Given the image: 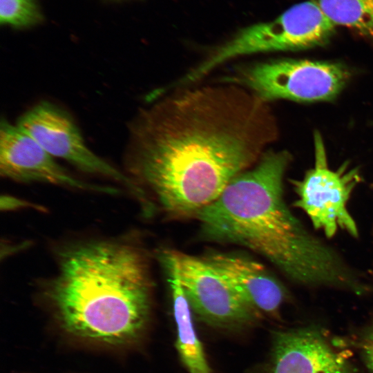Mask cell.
<instances>
[{
	"mask_svg": "<svg viewBox=\"0 0 373 373\" xmlns=\"http://www.w3.org/2000/svg\"><path fill=\"white\" fill-rule=\"evenodd\" d=\"M155 99L131 124L127 147L148 214L195 218L278 135L268 102L237 84L175 87Z\"/></svg>",
	"mask_w": 373,
	"mask_h": 373,
	"instance_id": "cell-1",
	"label": "cell"
},
{
	"mask_svg": "<svg viewBox=\"0 0 373 373\" xmlns=\"http://www.w3.org/2000/svg\"><path fill=\"white\" fill-rule=\"evenodd\" d=\"M291 156L267 149L257 163L232 179L195 218L209 241L245 247L267 258L293 281L361 291L336 254L312 235L283 198Z\"/></svg>",
	"mask_w": 373,
	"mask_h": 373,
	"instance_id": "cell-2",
	"label": "cell"
},
{
	"mask_svg": "<svg viewBox=\"0 0 373 373\" xmlns=\"http://www.w3.org/2000/svg\"><path fill=\"white\" fill-rule=\"evenodd\" d=\"M147 258L127 238L86 240L61 251L44 294L71 334L117 345L138 337L149 316Z\"/></svg>",
	"mask_w": 373,
	"mask_h": 373,
	"instance_id": "cell-3",
	"label": "cell"
},
{
	"mask_svg": "<svg viewBox=\"0 0 373 373\" xmlns=\"http://www.w3.org/2000/svg\"><path fill=\"white\" fill-rule=\"evenodd\" d=\"M336 26L313 1L296 3L276 18L245 27L176 81L189 86L233 59L252 54L299 50L325 44Z\"/></svg>",
	"mask_w": 373,
	"mask_h": 373,
	"instance_id": "cell-4",
	"label": "cell"
},
{
	"mask_svg": "<svg viewBox=\"0 0 373 373\" xmlns=\"http://www.w3.org/2000/svg\"><path fill=\"white\" fill-rule=\"evenodd\" d=\"M350 76L341 64L280 59L238 66L218 82L237 84L266 102L279 99L315 102L336 98Z\"/></svg>",
	"mask_w": 373,
	"mask_h": 373,
	"instance_id": "cell-5",
	"label": "cell"
},
{
	"mask_svg": "<svg viewBox=\"0 0 373 373\" xmlns=\"http://www.w3.org/2000/svg\"><path fill=\"white\" fill-rule=\"evenodd\" d=\"M16 124L55 158L122 185L144 207L145 198L137 185L128 174L88 147L74 119L63 108L50 102H40L24 112Z\"/></svg>",
	"mask_w": 373,
	"mask_h": 373,
	"instance_id": "cell-6",
	"label": "cell"
},
{
	"mask_svg": "<svg viewBox=\"0 0 373 373\" xmlns=\"http://www.w3.org/2000/svg\"><path fill=\"white\" fill-rule=\"evenodd\" d=\"M315 164L300 181L293 180L298 199L294 205L303 209L317 229L332 237L338 228L358 236L354 220L346 209L350 194L359 182L358 169L342 165L336 171L327 162L324 143L318 132L314 133Z\"/></svg>",
	"mask_w": 373,
	"mask_h": 373,
	"instance_id": "cell-7",
	"label": "cell"
},
{
	"mask_svg": "<svg viewBox=\"0 0 373 373\" xmlns=\"http://www.w3.org/2000/svg\"><path fill=\"white\" fill-rule=\"evenodd\" d=\"M173 253L191 309L202 321L231 329L254 323L260 314L202 257Z\"/></svg>",
	"mask_w": 373,
	"mask_h": 373,
	"instance_id": "cell-8",
	"label": "cell"
},
{
	"mask_svg": "<svg viewBox=\"0 0 373 373\" xmlns=\"http://www.w3.org/2000/svg\"><path fill=\"white\" fill-rule=\"evenodd\" d=\"M17 124L2 119L0 126V174L17 182H40L68 189L115 195V187L76 178Z\"/></svg>",
	"mask_w": 373,
	"mask_h": 373,
	"instance_id": "cell-9",
	"label": "cell"
},
{
	"mask_svg": "<svg viewBox=\"0 0 373 373\" xmlns=\"http://www.w3.org/2000/svg\"><path fill=\"white\" fill-rule=\"evenodd\" d=\"M268 373H352L345 359L314 327L276 331Z\"/></svg>",
	"mask_w": 373,
	"mask_h": 373,
	"instance_id": "cell-10",
	"label": "cell"
},
{
	"mask_svg": "<svg viewBox=\"0 0 373 373\" xmlns=\"http://www.w3.org/2000/svg\"><path fill=\"white\" fill-rule=\"evenodd\" d=\"M202 258L259 314H278L286 290L262 264L236 253L209 251Z\"/></svg>",
	"mask_w": 373,
	"mask_h": 373,
	"instance_id": "cell-11",
	"label": "cell"
},
{
	"mask_svg": "<svg viewBox=\"0 0 373 373\" xmlns=\"http://www.w3.org/2000/svg\"><path fill=\"white\" fill-rule=\"evenodd\" d=\"M157 257L166 274L172 295L177 327L175 345L180 357L189 373H211L192 322L191 309L180 282L173 250H161Z\"/></svg>",
	"mask_w": 373,
	"mask_h": 373,
	"instance_id": "cell-12",
	"label": "cell"
},
{
	"mask_svg": "<svg viewBox=\"0 0 373 373\" xmlns=\"http://www.w3.org/2000/svg\"><path fill=\"white\" fill-rule=\"evenodd\" d=\"M336 26L373 39V0H313Z\"/></svg>",
	"mask_w": 373,
	"mask_h": 373,
	"instance_id": "cell-13",
	"label": "cell"
},
{
	"mask_svg": "<svg viewBox=\"0 0 373 373\" xmlns=\"http://www.w3.org/2000/svg\"><path fill=\"white\" fill-rule=\"evenodd\" d=\"M42 20L36 0H0L1 25L23 28L37 25Z\"/></svg>",
	"mask_w": 373,
	"mask_h": 373,
	"instance_id": "cell-14",
	"label": "cell"
},
{
	"mask_svg": "<svg viewBox=\"0 0 373 373\" xmlns=\"http://www.w3.org/2000/svg\"><path fill=\"white\" fill-rule=\"evenodd\" d=\"M361 352L367 369L370 373H373V325L361 341Z\"/></svg>",
	"mask_w": 373,
	"mask_h": 373,
	"instance_id": "cell-15",
	"label": "cell"
},
{
	"mask_svg": "<svg viewBox=\"0 0 373 373\" xmlns=\"http://www.w3.org/2000/svg\"><path fill=\"white\" fill-rule=\"evenodd\" d=\"M28 204L27 202L22 201L21 200H19L18 198H13V197H8L6 196L5 198V206L4 207L6 209H11L13 208H19V207H28Z\"/></svg>",
	"mask_w": 373,
	"mask_h": 373,
	"instance_id": "cell-16",
	"label": "cell"
}]
</instances>
